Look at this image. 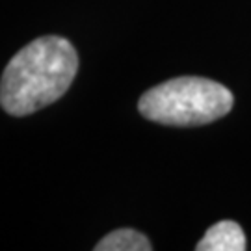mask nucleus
<instances>
[{
  "instance_id": "1",
  "label": "nucleus",
  "mask_w": 251,
  "mask_h": 251,
  "mask_svg": "<svg viewBox=\"0 0 251 251\" xmlns=\"http://www.w3.org/2000/svg\"><path fill=\"white\" fill-rule=\"evenodd\" d=\"M78 71L69 39L43 36L23 47L0 78V106L9 116H30L62 99Z\"/></svg>"
},
{
  "instance_id": "2",
  "label": "nucleus",
  "mask_w": 251,
  "mask_h": 251,
  "mask_svg": "<svg viewBox=\"0 0 251 251\" xmlns=\"http://www.w3.org/2000/svg\"><path fill=\"white\" fill-rule=\"evenodd\" d=\"M233 104V93L224 84L203 76H179L145 91L138 110L160 125L192 126L227 116Z\"/></svg>"
},
{
  "instance_id": "3",
  "label": "nucleus",
  "mask_w": 251,
  "mask_h": 251,
  "mask_svg": "<svg viewBox=\"0 0 251 251\" xmlns=\"http://www.w3.org/2000/svg\"><path fill=\"white\" fill-rule=\"evenodd\" d=\"M246 248L242 227L231 220L214 224L196 246L198 251H244Z\"/></svg>"
},
{
  "instance_id": "4",
  "label": "nucleus",
  "mask_w": 251,
  "mask_h": 251,
  "mask_svg": "<svg viewBox=\"0 0 251 251\" xmlns=\"http://www.w3.org/2000/svg\"><path fill=\"white\" fill-rule=\"evenodd\" d=\"M152 246L145 234L134 229H117L100 238L95 251H151Z\"/></svg>"
}]
</instances>
